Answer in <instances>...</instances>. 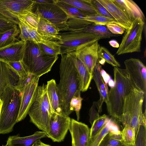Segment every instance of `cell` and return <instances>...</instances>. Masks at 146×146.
Masks as SVG:
<instances>
[{
    "label": "cell",
    "mask_w": 146,
    "mask_h": 146,
    "mask_svg": "<svg viewBox=\"0 0 146 146\" xmlns=\"http://www.w3.org/2000/svg\"><path fill=\"white\" fill-rule=\"evenodd\" d=\"M121 133V141L125 146H133L134 145L136 133L133 127L126 125Z\"/></svg>",
    "instance_id": "obj_30"
},
{
    "label": "cell",
    "mask_w": 146,
    "mask_h": 146,
    "mask_svg": "<svg viewBox=\"0 0 146 146\" xmlns=\"http://www.w3.org/2000/svg\"><path fill=\"white\" fill-rule=\"evenodd\" d=\"M35 3L32 0H0V13L17 25V16L33 10Z\"/></svg>",
    "instance_id": "obj_10"
},
{
    "label": "cell",
    "mask_w": 146,
    "mask_h": 146,
    "mask_svg": "<svg viewBox=\"0 0 146 146\" xmlns=\"http://www.w3.org/2000/svg\"><path fill=\"white\" fill-rule=\"evenodd\" d=\"M108 119L101 129L94 136L90 137L86 146H99L105 137L111 131Z\"/></svg>",
    "instance_id": "obj_27"
},
{
    "label": "cell",
    "mask_w": 146,
    "mask_h": 146,
    "mask_svg": "<svg viewBox=\"0 0 146 146\" xmlns=\"http://www.w3.org/2000/svg\"><path fill=\"white\" fill-rule=\"evenodd\" d=\"M17 17L18 20L23 21L31 27L37 29L40 18L33 10L17 15Z\"/></svg>",
    "instance_id": "obj_31"
},
{
    "label": "cell",
    "mask_w": 146,
    "mask_h": 146,
    "mask_svg": "<svg viewBox=\"0 0 146 146\" xmlns=\"http://www.w3.org/2000/svg\"><path fill=\"white\" fill-rule=\"evenodd\" d=\"M19 20L18 26L20 30L19 38L25 42L30 40V33L31 29L32 28L23 21L20 19Z\"/></svg>",
    "instance_id": "obj_40"
},
{
    "label": "cell",
    "mask_w": 146,
    "mask_h": 146,
    "mask_svg": "<svg viewBox=\"0 0 146 146\" xmlns=\"http://www.w3.org/2000/svg\"><path fill=\"white\" fill-rule=\"evenodd\" d=\"M125 70L135 87L146 94V68L139 59L130 58L124 62Z\"/></svg>",
    "instance_id": "obj_11"
},
{
    "label": "cell",
    "mask_w": 146,
    "mask_h": 146,
    "mask_svg": "<svg viewBox=\"0 0 146 146\" xmlns=\"http://www.w3.org/2000/svg\"><path fill=\"white\" fill-rule=\"evenodd\" d=\"M110 45L113 47L118 48L119 44L118 42L115 40H111L109 41Z\"/></svg>",
    "instance_id": "obj_47"
},
{
    "label": "cell",
    "mask_w": 146,
    "mask_h": 146,
    "mask_svg": "<svg viewBox=\"0 0 146 146\" xmlns=\"http://www.w3.org/2000/svg\"><path fill=\"white\" fill-rule=\"evenodd\" d=\"M35 1L36 3L45 4L54 3V0H36Z\"/></svg>",
    "instance_id": "obj_46"
},
{
    "label": "cell",
    "mask_w": 146,
    "mask_h": 146,
    "mask_svg": "<svg viewBox=\"0 0 146 146\" xmlns=\"http://www.w3.org/2000/svg\"><path fill=\"white\" fill-rule=\"evenodd\" d=\"M20 30L18 27L3 34L0 37V48L13 44L18 39Z\"/></svg>",
    "instance_id": "obj_29"
},
{
    "label": "cell",
    "mask_w": 146,
    "mask_h": 146,
    "mask_svg": "<svg viewBox=\"0 0 146 146\" xmlns=\"http://www.w3.org/2000/svg\"><path fill=\"white\" fill-rule=\"evenodd\" d=\"M122 145H124L121 141L112 138L108 133L104 137L99 146H120Z\"/></svg>",
    "instance_id": "obj_43"
},
{
    "label": "cell",
    "mask_w": 146,
    "mask_h": 146,
    "mask_svg": "<svg viewBox=\"0 0 146 146\" xmlns=\"http://www.w3.org/2000/svg\"><path fill=\"white\" fill-rule=\"evenodd\" d=\"M145 94L135 87L126 97L122 114L118 121L123 126L133 127L137 133L140 125L146 124V110L143 113V106Z\"/></svg>",
    "instance_id": "obj_4"
},
{
    "label": "cell",
    "mask_w": 146,
    "mask_h": 146,
    "mask_svg": "<svg viewBox=\"0 0 146 146\" xmlns=\"http://www.w3.org/2000/svg\"><path fill=\"white\" fill-rule=\"evenodd\" d=\"M2 146H8L7 145H3Z\"/></svg>",
    "instance_id": "obj_50"
},
{
    "label": "cell",
    "mask_w": 146,
    "mask_h": 146,
    "mask_svg": "<svg viewBox=\"0 0 146 146\" xmlns=\"http://www.w3.org/2000/svg\"><path fill=\"white\" fill-rule=\"evenodd\" d=\"M11 86L16 87L19 90V77L7 63L0 61V99L3 92L7 88Z\"/></svg>",
    "instance_id": "obj_16"
},
{
    "label": "cell",
    "mask_w": 146,
    "mask_h": 146,
    "mask_svg": "<svg viewBox=\"0 0 146 146\" xmlns=\"http://www.w3.org/2000/svg\"><path fill=\"white\" fill-rule=\"evenodd\" d=\"M37 44L40 51L43 54L52 55H58L60 54V47L58 42L57 43L51 45L42 44Z\"/></svg>",
    "instance_id": "obj_37"
},
{
    "label": "cell",
    "mask_w": 146,
    "mask_h": 146,
    "mask_svg": "<svg viewBox=\"0 0 146 146\" xmlns=\"http://www.w3.org/2000/svg\"><path fill=\"white\" fill-rule=\"evenodd\" d=\"M46 90L52 113L63 114L57 84L54 79H52L47 82Z\"/></svg>",
    "instance_id": "obj_23"
},
{
    "label": "cell",
    "mask_w": 146,
    "mask_h": 146,
    "mask_svg": "<svg viewBox=\"0 0 146 146\" xmlns=\"http://www.w3.org/2000/svg\"><path fill=\"white\" fill-rule=\"evenodd\" d=\"M100 112L98 108L96 102H94L89 111V121L92 125L94 121L99 117L100 116L99 115Z\"/></svg>",
    "instance_id": "obj_44"
},
{
    "label": "cell",
    "mask_w": 146,
    "mask_h": 146,
    "mask_svg": "<svg viewBox=\"0 0 146 146\" xmlns=\"http://www.w3.org/2000/svg\"><path fill=\"white\" fill-rule=\"evenodd\" d=\"M77 31L91 33L101 37L102 39L110 38L111 37L120 36L112 34L108 30L106 25H96L94 23L88 25L84 29Z\"/></svg>",
    "instance_id": "obj_25"
},
{
    "label": "cell",
    "mask_w": 146,
    "mask_h": 146,
    "mask_svg": "<svg viewBox=\"0 0 146 146\" xmlns=\"http://www.w3.org/2000/svg\"><path fill=\"white\" fill-rule=\"evenodd\" d=\"M21 95L17 88L14 86L7 88L2 93L0 99L2 104L0 114V134L11 132L17 123Z\"/></svg>",
    "instance_id": "obj_3"
},
{
    "label": "cell",
    "mask_w": 146,
    "mask_h": 146,
    "mask_svg": "<svg viewBox=\"0 0 146 146\" xmlns=\"http://www.w3.org/2000/svg\"><path fill=\"white\" fill-rule=\"evenodd\" d=\"M18 27L16 23L0 13V37L5 33Z\"/></svg>",
    "instance_id": "obj_36"
},
{
    "label": "cell",
    "mask_w": 146,
    "mask_h": 146,
    "mask_svg": "<svg viewBox=\"0 0 146 146\" xmlns=\"http://www.w3.org/2000/svg\"><path fill=\"white\" fill-rule=\"evenodd\" d=\"M83 19L92 23L98 25H106L107 24L111 23H114L118 24L114 19L98 14L88 15Z\"/></svg>",
    "instance_id": "obj_33"
},
{
    "label": "cell",
    "mask_w": 146,
    "mask_h": 146,
    "mask_svg": "<svg viewBox=\"0 0 146 146\" xmlns=\"http://www.w3.org/2000/svg\"><path fill=\"white\" fill-rule=\"evenodd\" d=\"M67 54L72 60L78 73L80 81V90L82 92H85L90 86L92 79V75L89 72L82 62L77 56L74 51Z\"/></svg>",
    "instance_id": "obj_18"
},
{
    "label": "cell",
    "mask_w": 146,
    "mask_h": 146,
    "mask_svg": "<svg viewBox=\"0 0 146 146\" xmlns=\"http://www.w3.org/2000/svg\"><path fill=\"white\" fill-rule=\"evenodd\" d=\"M101 66L99 62L95 67L92 73V79L94 80L98 89H103L108 92L107 84L104 80L101 74Z\"/></svg>",
    "instance_id": "obj_35"
},
{
    "label": "cell",
    "mask_w": 146,
    "mask_h": 146,
    "mask_svg": "<svg viewBox=\"0 0 146 146\" xmlns=\"http://www.w3.org/2000/svg\"><path fill=\"white\" fill-rule=\"evenodd\" d=\"M83 11L88 15L98 14L95 9L88 3V0H60Z\"/></svg>",
    "instance_id": "obj_28"
},
{
    "label": "cell",
    "mask_w": 146,
    "mask_h": 146,
    "mask_svg": "<svg viewBox=\"0 0 146 146\" xmlns=\"http://www.w3.org/2000/svg\"><path fill=\"white\" fill-rule=\"evenodd\" d=\"M60 40L58 41L60 46V54L75 51L102 38L96 35L82 31L59 32Z\"/></svg>",
    "instance_id": "obj_7"
},
{
    "label": "cell",
    "mask_w": 146,
    "mask_h": 146,
    "mask_svg": "<svg viewBox=\"0 0 146 146\" xmlns=\"http://www.w3.org/2000/svg\"><path fill=\"white\" fill-rule=\"evenodd\" d=\"M98 1L108 11L118 24L125 31L129 29L132 22L111 0Z\"/></svg>",
    "instance_id": "obj_20"
},
{
    "label": "cell",
    "mask_w": 146,
    "mask_h": 146,
    "mask_svg": "<svg viewBox=\"0 0 146 146\" xmlns=\"http://www.w3.org/2000/svg\"><path fill=\"white\" fill-rule=\"evenodd\" d=\"M54 1L55 4L61 8L68 16L69 18L83 19L88 15L83 11L60 0H54Z\"/></svg>",
    "instance_id": "obj_26"
},
{
    "label": "cell",
    "mask_w": 146,
    "mask_h": 146,
    "mask_svg": "<svg viewBox=\"0 0 146 146\" xmlns=\"http://www.w3.org/2000/svg\"><path fill=\"white\" fill-rule=\"evenodd\" d=\"M7 63L15 70L19 75L21 82L20 90H22L31 75L22 60Z\"/></svg>",
    "instance_id": "obj_24"
},
{
    "label": "cell",
    "mask_w": 146,
    "mask_h": 146,
    "mask_svg": "<svg viewBox=\"0 0 146 146\" xmlns=\"http://www.w3.org/2000/svg\"><path fill=\"white\" fill-rule=\"evenodd\" d=\"M145 24L141 18L133 20L129 29L124 31L116 54L118 55L141 51L142 34Z\"/></svg>",
    "instance_id": "obj_8"
},
{
    "label": "cell",
    "mask_w": 146,
    "mask_h": 146,
    "mask_svg": "<svg viewBox=\"0 0 146 146\" xmlns=\"http://www.w3.org/2000/svg\"><path fill=\"white\" fill-rule=\"evenodd\" d=\"M53 113L48 98L46 84L38 86L36 97L29 110L30 121L39 130L47 133Z\"/></svg>",
    "instance_id": "obj_6"
},
{
    "label": "cell",
    "mask_w": 146,
    "mask_h": 146,
    "mask_svg": "<svg viewBox=\"0 0 146 146\" xmlns=\"http://www.w3.org/2000/svg\"><path fill=\"white\" fill-rule=\"evenodd\" d=\"M58 58V55L42 54L37 44L28 40L21 60L31 75L40 77L51 70Z\"/></svg>",
    "instance_id": "obj_5"
},
{
    "label": "cell",
    "mask_w": 146,
    "mask_h": 146,
    "mask_svg": "<svg viewBox=\"0 0 146 146\" xmlns=\"http://www.w3.org/2000/svg\"><path fill=\"white\" fill-rule=\"evenodd\" d=\"M108 119V116L104 114L95 119L90 128V137L96 134L101 129Z\"/></svg>",
    "instance_id": "obj_39"
},
{
    "label": "cell",
    "mask_w": 146,
    "mask_h": 146,
    "mask_svg": "<svg viewBox=\"0 0 146 146\" xmlns=\"http://www.w3.org/2000/svg\"><path fill=\"white\" fill-rule=\"evenodd\" d=\"M106 26L110 31L114 35L120 36L123 34L125 31L122 27L116 23H108Z\"/></svg>",
    "instance_id": "obj_45"
},
{
    "label": "cell",
    "mask_w": 146,
    "mask_h": 146,
    "mask_svg": "<svg viewBox=\"0 0 146 146\" xmlns=\"http://www.w3.org/2000/svg\"><path fill=\"white\" fill-rule=\"evenodd\" d=\"M100 46L97 41L74 51L77 56L92 75L95 67L99 62L98 52Z\"/></svg>",
    "instance_id": "obj_14"
},
{
    "label": "cell",
    "mask_w": 146,
    "mask_h": 146,
    "mask_svg": "<svg viewBox=\"0 0 146 146\" xmlns=\"http://www.w3.org/2000/svg\"><path fill=\"white\" fill-rule=\"evenodd\" d=\"M98 54L99 58L111 65L114 67H120V64L113 55L106 48L100 46Z\"/></svg>",
    "instance_id": "obj_32"
},
{
    "label": "cell",
    "mask_w": 146,
    "mask_h": 146,
    "mask_svg": "<svg viewBox=\"0 0 146 146\" xmlns=\"http://www.w3.org/2000/svg\"><path fill=\"white\" fill-rule=\"evenodd\" d=\"M2 102L1 99H0V112L1 111V108L2 107Z\"/></svg>",
    "instance_id": "obj_49"
},
{
    "label": "cell",
    "mask_w": 146,
    "mask_h": 146,
    "mask_svg": "<svg viewBox=\"0 0 146 146\" xmlns=\"http://www.w3.org/2000/svg\"><path fill=\"white\" fill-rule=\"evenodd\" d=\"M69 130L72 146H86L90 137V128L87 125L71 119Z\"/></svg>",
    "instance_id": "obj_15"
},
{
    "label": "cell",
    "mask_w": 146,
    "mask_h": 146,
    "mask_svg": "<svg viewBox=\"0 0 146 146\" xmlns=\"http://www.w3.org/2000/svg\"><path fill=\"white\" fill-rule=\"evenodd\" d=\"M135 146H146V124L139 126L135 136Z\"/></svg>",
    "instance_id": "obj_41"
},
{
    "label": "cell",
    "mask_w": 146,
    "mask_h": 146,
    "mask_svg": "<svg viewBox=\"0 0 146 146\" xmlns=\"http://www.w3.org/2000/svg\"><path fill=\"white\" fill-rule=\"evenodd\" d=\"M88 3L95 10L98 14L110 18L114 19L108 11L98 0H88Z\"/></svg>",
    "instance_id": "obj_42"
},
{
    "label": "cell",
    "mask_w": 146,
    "mask_h": 146,
    "mask_svg": "<svg viewBox=\"0 0 146 146\" xmlns=\"http://www.w3.org/2000/svg\"><path fill=\"white\" fill-rule=\"evenodd\" d=\"M71 122V119L68 116L53 113L46 133V137L54 142L63 141L69 130Z\"/></svg>",
    "instance_id": "obj_13"
},
{
    "label": "cell",
    "mask_w": 146,
    "mask_h": 146,
    "mask_svg": "<svg viewBox=\"0 0 146 146\" xmlns=\"http://www.w3.org/2000/svg\"><path fill=\"white\" fill-rule=\"evenodd\" d=\"M30 37V41L37 44L51 45L57 43V41H52L45 38L38 33L36 29L33 28L31 29Z\"/></svg>",
    "instance_id": "obj_38"
},
{
    "label": "cell",
    "mask_w": 146,
    "mask_h": 146,
    "mask_svg": "<svg viewBox=\"0 0 146 146\" xmlns=\"http://www.w3.org/2000/svg\"><path fill=\"white\" fill-rule=\"evenodd\" d=\"M113 73L114 85L108 92L106 104L109 115L113 119L118 121L126 97L136 87L131 82L125 69L115 67Z\"/></svg>",
    "instance_id": "obj_2"
},
{
    "label": "cell",
    "mask_w": 146,
    "mask_h": 146,
    "mask_svg": "<svg viewBox=\"0 0 146 146\" xmlns=\"http://www.w3.org/2000/svg\"><path fill=\"white\" fill-rule=\"evenodd\" d=\"M36 31L47 40L55 41L60 40L59 34V29L55 25L44 19L40 18Z\"/></svg>",
    "instance_id": "obj_22"
},
{
    "label": "cell",
    "mask_w": 146,
    "mask_h": 146,
    "mask_svg": "<svg viewBox=\"0 0 146 146\" xmlns=\"http://www.w3.org/2000/svg\"><path fill=\"white\" fill-rule=\"evenodd\" d=\"M34 12L39 17L55 25L60 31L68 30L67 22L68 16L55 3H36Z\"/></svg>",
    "instance_id": "obj_9"
},
{
    "label": "cell",
    "mask_w": 146,
    "mask_h": 146,
    "mask_svg": "<svg viewBox=\"0 0 146 146\" xmlns=\"http://www.w3.org/2000/svg\"><path fill=\"white\" fill-rule=\"evenodd\" d=\"M25 42L19 40L0 48V61L6 63L21 60L23 56Z\"/></svg>",
    "instance_id": "obj_17"
},
{
    "label": "cell",
    "mask_w": 146,
    "mask_h": 146,
    "mask_svg": "<svg viewBox=\"0 0 146 146\" xmlns=\"http://www.w3.org/2000/svg\"><path fill=\"white\" fill-rule=\"evenodd\" d=\"M120 146H125L124 145H122Z\"/></svg>",
    "instance_id": "obj_51"
},
{
    "label": "cell",
    "mask_w": 146,
    "mask_h": 146,
    "mask_svg": "<svg viewBox=\"0 0 146 146\" xmlns=\"http://www.w3.org/2000/svg\"><path fill=\"white\" fill-rule=\"evenodd\" d=\"M80 90L77 91L72 98L70 104V110L72 113L74 111L76 113L77 121H79L80 118V112L81 109L82 101L83 100L80 96Z\"/></svg>",
    "instance_id": "obj_34"
},
{
    "label": "cell",
    "mask_w": 146,
    "mask_h": 146,
    "mask_svg": "<svg viewBox=\"0 0 146 146\" xmlns=\"http://www.w3.org/2000/svg\"><path fill=\"white\" fill-rule=\"evenodd\" d=\"M133 146H135V144Z\"/></svg>",
    "instance_id": "obj_52"
},
{
    "label": "cell",
    "mask_w": 146,
    "mask_h": 146,
    "mask_svg": "<svg viewBox=\"0 0 146 146\" xmlns=\"http://www.w3.org/2000/svg\"><path fill=\"white\" fill-rule=\"evenodd\" d=\"M132 22L135 19L141 18L145 21L144 15L138 5L132 0H111Z\"/></svg>",
    "instance_id": "obj_19"
},
{
    "label": "cell",
    "mask_w": 146,
    "mask_h": 146,
    "mask_svg": "<svg viewBox=\"0 0 146 146\" xmlns=\"http://www.w3.org/2000/svg\"><path fill=\"white\" fill-rule=\"evenodd\" d=\"M61 55L60 80L57 86L62 113L69 116L72 113L69 108L70 101L76 92L80 90V81L70 57L68 54Z\"/></svg>",
    "instance_id": "obj_1"
},
{
    "label": "cell",
    "mask_w": 146,
    "mask_h": 146,
    "mask_svg": "<svg viewBox=\"0 0 146 146\" xmlns=\"http://www.w3.org/2000/svg\"><path fill=\"white\" fill-rule=\"evenodd\" d=\"M32 146H51L49 145L44 143L42 142L40 140L35 141Z\"/></svg>",
    "instance_id": "obj_48"
},
{
    "label": "cell",
    "mask_w": 146,
    "mask_h": 146,
    "mask_svg": "<svg viewBox=\"0 0 146 146\" xmlns=\"http://www.w3.org/2000/svg\"><path fill=\"white\" fill-rule=\"evenodd\" d=\"M40 77L31 76L21 92V103L17 122L23 120L36 97Z\"/></svg>",
    "instance_id": "obj_12"
},
{
    "label": "cell",
    "mask_w": 146,
    "mask_h": 146,
    "mask_svg": "<svg viewBox=\"0 0 146 146\" xmlns=\"http://www.w3.org/2000/svg\"><path fill=\"white\" fill-rule=\"evenodd\" d=\"M46 137V133L42 131H36L28 136L21 137L19 134L10 136L7 141L8 146H32L36 141Z\"/></svg>",
    "instance_id": "obj_21"
}]
</instances>
